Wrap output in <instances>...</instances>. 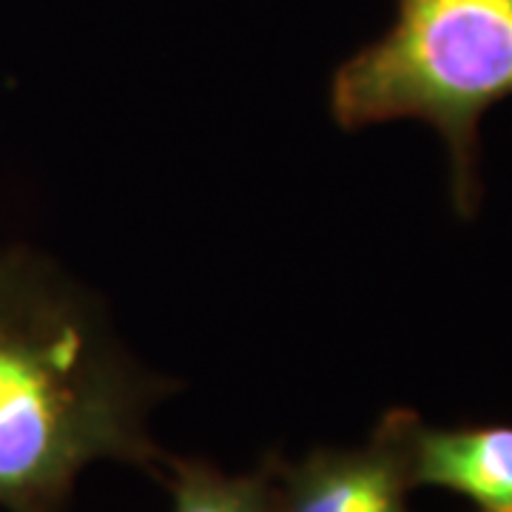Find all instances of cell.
<instances>
[{"instance_id": "1", "label": "cell", "mask_w": 512, "mask_h": 512, "mask_svg": "<svg viewBox=\"0 0 512 512\" xmlns=\"http://www.w3.org/2000/svg\"><path fill=\"white\" fill-rule=\"evenodd\" d=\"M165 390L128 365L92 311L35 259L0 256V507L63 512L97 458L154 473L146 433Z\"/></svg>"}, {"instance_id": "5", "label": "cell", "mask_w": 512, "mask_h": 512, "mask_svg": "<svg viewBox=\"0 0 512 512\" xmlns=\"http://www.w3.org/2000/svg\"><path fill=\"white\" fill-rule=\"evenodd\" d=\"M171 512H274L271 458L248 476H225L208 461L168 458Z\"/></svg>"}, {"instance_id": "2", "label": "cell", "mask_w": 512, "mask_h": 512, "mask_svg": "<svg viewBox=\"0 0 512 512\" xmlns=\"http://www.w3.org/2000/svg\"><path fill=\"white\" fill-rule=\"evenodd\" d=\"M512 97V0H399L390 32L345 60L330 83L342 128L416 117L453 160L461 214L478 200V120Z\"/></svg>"}, {"instance_id": "4", "label": "cell", "mask_w": 512, "mask_h": 512, "mask_svg": "<svg viewBox=\"0 0 512 512\" xmlns=\"http://www.w3.org/2000/svg\"><path fill=\"white\" fill-rule=\"evenodd\" d=\"M407 464L413 487H441L481 512H512V427L436 430L410 424Z\"/></svg>"}, {"instance_id": "3", "label": "cell", "mask_w": 512, "mask_h": 512, "mask_svg": "<svg viewBox=\"0 0 512 512\" xmlns=\"http://www.w3.org/2000/svg\"><path fill=\"white\" fill-rule=\"evenodd\" d=\"M413 421L416 413L393 410L365 447H319L296 464L271 456L274 512H410L407 436Z\"/></svg>"}]
</instances>
